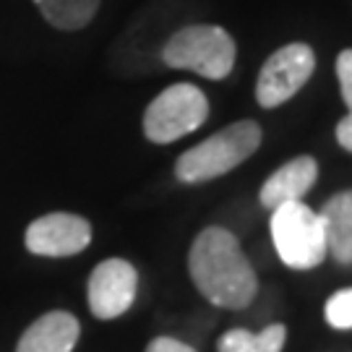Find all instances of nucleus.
Here are the masks:
<instances>
[{"instance_id": "9d476101", "label": "nucleus", "mask_w": 352, "mask_h": 352, "mask_svg": "<svg viewBox=\"0 0 352 352\" xmlns=\"http://www.w3.org/2000/svg\"><path fill=\"white\" fill-rule=\"evenodd\" d=\"M318 164L314 157H295L287 164H282L274 175H269L261 186V204L269 212L289 201H300L308 190L314 188Z\"/></svg>"}, {"instance_id": "9b49d317", "label": "nucleus", "mask_w": 352, "mask_h": 352, "mask_svg": "<svg viewBox=\"0 0 352 352\" xmlns=\"http://www.w3.org/2000/svg\"><path fill=\"white\" fill-rule=\"evenodd\" d=\"M327 238V251L340 264H352V193H337L331 201L324 204L318 212Z\"/></svg>"}, {"instance_id": "ddd939ff", "label": "nucleus", "mask_w": 352, "mask_h": 352, "mask_svg": "<svg viewBox=\"0 0 352 352\" xmlns=\"http://www.w3.org/2000/svg\"><path fill=\"white\" fill-rule=\"evenodd\" d=\"M287 340V329L282 324H272L258 334H251L245 329H232L222 334L217 344L219 352H282Z\"/></svg>"}, {"instance_id": "423d86ee", "label": "nucleus", "mask_w": 352, "mask_h": 352, "mask_svg": "<svg viewBox=\"0 0 352 352\" xmlns=\"http://www.w3.org/2000/svg\"><path fill=\"white\" fill-rule=\"evenodd\" d=\"M316 68V55L308 45L295 42L277 50L264 63L256 84V100L261 107H279L287 100H292L305 81L311 78Z\"/></svg>"}, {"instance_id": "2eb2a0df", "label": "nucleus", "mask_w": 352, "mask_h": 352, "mask_svg": "<svg viewBox=\"0 0 352 352\" xmlns=\"http://www.w3.org/2000/svg\"><path fill=\"white\" fill-rule=\"evenodd\" d=\"M337 76H340L342 100L352 115V50H342L337 58Z\"/></svg>"}, {"instance_id": "1a4fd4ad", "label": "nucleus", "mask_w": 352, "mask_h": 352, "mask_svg": "<svg viewBox=\"0 0 352 352\" xmlns=\"http://www.w3.org/2000/svg\"><path fill=\"white\" fill-rule=\"evenodd\" d=\"M81 324L68 311H50L39 316L21 334L16 352H71L78 342Z\"/></svg>"}, {"instance_id": "f3484780", "label": "nucleus", "mask_w": 352, "mask_h": 352, "mask_svg": "<svg viewBox=\"0 0 352 352\" xmlns=\"http://www.w3.org/2000/svg\"><path fill=\"white\" fill-rule=\"evenodd\" d=\"M337 141H340L342 149L352 151V115L342 118L340 123H337Z\"/></svg>"}, {"instance_id": "7ed1b4c3", "label": "nucleus", "mask_w": 352, "mask_h": 352, "mask_svg": "<svg viewBox=\"0 0 352 352\" xmlns=\"http://www.w3.org/2000/svg\"><path fill=\"white\" fill-rule=\"evenodd\" d=\"M162 60L170 68H186L204 78L219 81L235 65V42L222 26H186L167 39Z\"/></svg>"}, {"instance_id": "f8f14e48", "label": "nucleus", "mask_w": 352, "mask_h": 352, "mask_svg": "<svg viewBox=\"0 0 352 352\" xmlns=\"http://www.w3.org/2000/svg\"><path fill=\"white\" fill-rule=\"evenodd\" d=\"M34 3L42 16L55 29H63V32L84 29L100 8V0H34Z\"/></svg>"}, {"instance_id": "39448f33", "label": "nucleus", "mask_w": 352, "mask_h": 352, "mask_svg": "<svg viewBox=\"0 0 352 352\" xmlns=\"http://www.w3.org/2000/svg\"><path fill=\"white\" fill-rule=\"evenodd\" d=\"M209 100L193 84H175L164 89L144 113V133L154 144H170L206 123Z\"/></svg>"}, {"instance_id": "dca6fc26", "label": "nucleus", "mask_w": 352, "mask_h": 352, "mask_svg": "<svg viewBox=\"0 0 352 352\" xmlns=\"http://www.w3.org/2000/svg\"><path fill=\"white\" fill-rule=\"evenodd\" d=\"M146 352H196L190 344L180 340H173V337H157V340L149 342Z\"/></svg>"}, {"instance_id": "4468645a", "label": "nucleus", "mask_w": 352, "mask_h": 352, "mask_svg": "<svg viewBox=\"0 0 352 352\" xmlns=\"http://www.w3.org/2000/svg\"><path fill=\"white\" fill-rule=\"evenodd\" d=\"M327 321L334 329H352V287L334 292L327 300Z\"/></svg>"}, {"instance_id": "f03ea898", "label": "nucleus", "mask_w": 352, "mask_h": 352, "mask_svg": "<svg viewBox=\"0 0 352 352\" xmlns=\"http://www.w3.org/2000/svg\"><path fill=\"white\" fill-rule=\"evenodd\" d=\"M258 146H261V126L253 120H240L186 151L177 160L175 175L183 183L214 180L245 162Z\"/></svg>"}, {"instance_id": "6e6552de", "label": "nucleus", "mask_w": 352, "mask_h": 352, "mask_svg": "<svg viewBox=\"0 0 352 352\" xmlns=\"http://www.w3.org/2000/svg\"><path fill=\"white\" fill-rule=\"evenodd\" d=\"M24 243L34 256L65 258L81 253L91 243V225L78 214H45L26 227Z\"/></svg>"}, {"instance_id": "0eeeda50", "label": "nucleus", "mask_w": 352, "mask_h": 352, "mask_svg": "<svg viewBox=\"0 0 352 352\" xmlns=\"http://www.w3.org/2000/svg\"><path fill=\"white\" fill-rule=\"evenodd\" d=\"M139 272L123 258L102 261L89 277V311L100 321L123 316L136 300Z\"/></svg>"}, {"instance_id": "f257e3e1", "label": "nucleus", "mask_w": 352, "mask_h": 352, "mask_svg": "<svg viewBox=\"0 0 352 352\" xmlns=\"http://www.w3.org/2000/svg\"><path fill=\"white\" fill-rule=\"evenodd\" d=\"M188 272L204 298L219 308L240 311L251 305L258 292V279L238 238L225 227H206L193 240Z\"/></svg>"}, {"instance_id": "20e7f679", "label": "nucleus", "mask_w": 352, "mask_h": 352, "mask_svg": "<svg viewBox=\"0 0 352 352\" xmlns=\"http://www.w3.org/2000/svg\"><path fill=\"white\" fill-rule=\"evenodd\" d=\"M272 238L279 258L289 269H314L329 253L321 217L302 201L282 204L272 212Z\"/></svg>"}]
</instances>
